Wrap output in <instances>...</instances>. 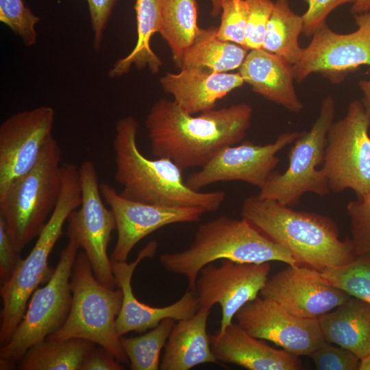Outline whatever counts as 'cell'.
I'll return each instance as SVG.
<instances>
[{"label": "cell", "mask_w": 370, "mask_h": 370, "mask_svg": "<svg viewBox=\"0 0 370 370\" xmlns=\"http://www.w3.org/2000/svg\"><path fill=\"white\" fill-rule=\"evenodd\" d=\"M252 114L251 106L241 103L194 116L173 100L160 99L145 120L151 153L182 171L202 167L223 149L244 139Z\"/></svg>", "instance_id": "6da1fadb"}, {"label": "cell", "mask_w": 370, "mask_h": 370, "mask_svg": "<svg viewBox=\"0 0 370 370\" xmlns=\"http://www.w3.org/2000/svg\"><path fill=\"white\" fill-rule=\"evenodd\" d=\"M241 215L287 249L299 265L323 271L347 264L357 258L352 239L341 240L336 224L326 216L295 210L258 195L244 200Z\"/></svg>", "instance_id": "7a4b0ae2"}, {"label": "cell", "mask_w": 370, "mask_h": 370, "mask_svg": "<svg viewBox=\"0 0 370 370\" xmlns=\"http://www.w3.org/2000/svg\"><path fill=\"white\" fill-rule=\"evenodd\" d=\"M138 122L132 116L119 119L113 140L115 180L122 186L120 195L132 201L217 210L225 199L222 190L201 192L190 188L182 170L165 158L149 159L137 144Z\"/></svg>", "instance_id": "3957f363"}, {"label": "cell", "mask_w": 370, "mask_h": 370, "mask_svg": "<svg viewBox=\"0 0 370 370\" xmlns=\"http://www.w3.org/2000/svg\"><path fill=\"white\" fill-rule=\"evenodd\" d=\"M219 260L256 264L279 261L298 264L287 249L262 234L247 219L224 215L201 224L186 249L160 256L163 267L185 276L189 289L193 291L201 269Z\"/></svg>", "instance_id": "277c9868"}, {"label": "cell", "mask_w": 370, "mask_h": 370, "mask_svg": "<svg viewBox=\"0 0 370 370\" xmlns=\"http://www.w3.org/2000/svg\"><path fill=\"white\" fill-rule=\"evenodd\" d=\"M62 186L54 210L37 237L30 253L21 259L10 279L1 286L3 300L0 345H5L23 318L33 293L47 283L54 269L49 266V257L62 235L69 214L82 201L78 167L71 163L62 166Z\"/></svg>", "instance_id": "5b68a950"}, {"label": "cell", "mask_w": 370, "mask_h": 370, "mask_svg": "<svg viewBox=\"0 0 370 370\" xmlns=\"http://www.w3.org/2000/svg\"><path fill=\"white\" fill-rule=\"evenodd\" d=\"M61 151L52 137L34 166L0 196V217L18 251L37 238L54 210L62 186Z\"/></svg>", "instance_id": "8992f818"}, {"label": "cell", "mask_w": 370, "mask_h": 370, "mask_svg": "<svg viewBox=\"0 0 370 370\" xmlns=\"http://www.w3.org/2000/svg\"><path fill=\"white\" fill-rule=\"evenodd\" d=\"M72 293L69 315L62 326L47 338H82L100 345L120 362H129L116 328L123 293L110 288L95 277L85 253L77 254L71 275Z\"/></svg>", "instance_id": "52a82bcc"}, {"label": "cell", "mask_w": 370, "mask_h": 370, "mask_svg": "<svg viewBox=\"0 0 370 370\" xmlns=\"http://www.w3.org/2000/svg\"><path fill=\"white\" fill-rule=\"evenodd\" d=\"M79 249L75 242L69 241L51 278L32 295L10 340L1 347V370L14 369L30 348L45 341L64 323L71 305L70 279Z\"/></svg>", "instance_id": "ba28073f"}, {"label": "cell", "mask_w": 370, "mask_h": 370, "mask_svg": "<svg viewBox=\"0 0 370 370\" xmlns=\"http://www.w3.org/2000/svg\"><path fill=\"white\" fill-rule=\"evenodd\" d=\"M335 101L325 97L318 118L308 131L299 133L288 153V166L281 173L273 171L260 188L259 197L292 206L306 193L320 197L329 195L330 188L322 169L328 132L334 122Z\"/></svg>", "instance_id": "9c48e42d"}, {"label": "cell", "mask_w": 370, "mask_h": 370, "mask_svg": "<svg viewBox=\"0 0 370 370\" xmlns=\"http://www.w3.org/2000/svg\"><path fill=\"white\" fill-rule=\"evenodd\" d=\"M370 115L360 100L349 103L344 117L328 132L323 162L330 190L352 189L361 197L370 192Z\"/></svg>", "instance_id": "30bf717a"}, {"label": "cell", "mask_w": 370, "mask_h": 370, "mask_svg": "<svg viewBox=\"0 0 370 370\" xmlns=\"http://www.w3.org/2000/svg\"><path fill=\"white\" fill-rule=\"evenodd\" d=\"M82 201L69 216L66 234L83 249L97 279L115 288L112 262L108 256L112 232L116 230L114 215L102 200L98 174L94 162L86 160L78 167Z\"/></svg>", "instance_id": "8fae6325"}, {"label": "cell", "mask_w": 370, "mask_h": 370, "mask_svg": "<svg viewBox=\"0 0 370 370\" xmlns=\"http://www.w3.org/2000/svg\"><path fill=\"white\" fill-rule=\"evenodd\" d=\"M354 18L358 29L352 33H336L326 24L314 33L293 65L296 82L317 73L338 84L360 66H370V10L355 14Z\"/></svg>", "instance_id": "7c38bea8"}, {"label": "cell", "mask_w": 370, "mask_h": 370, "mask_svg": "<svg viewBox=\"0 0 370 370\" xmlns=\"http://www.w3.org/2000/svg\"><path fill=\"white\" fill-rule=\"evenodd\" d=\"M219 265L208 264L199 271L195 292L199 308L210 310L216 304L221 309L218 332H223L236 312L256 298L268 280L270 264L241 263L221 260Z\"/></svg>", "instance_id": "4fadbf2b"}, {"label": "cell", "mask_w": 370, "mask_h": 370, "mask_svg": "<svg viewBox=\"0 0 370 370\" xmlns=\"http://www.w3.org/2000/svg\"><path fill=\"white\" fill-rule=\"evenodd\" d=\"M298 135L297 132H288L271 143L262 145L245 141L225 147L200 170L190 173L186 183L197 191L227 181H243L260 188L280 162L278 152L293 143Z\"/></svg>", "instance_id": "5bb4252c"}, {"label": "cell", "mask_w": 370, "mask_h": 370, "mask_svg": "<svg viewBox=\"0 0 370 370\" xmlns=\"http://www.w3.org/2000/svg\"><path fill=\"white\" fill-rule=\"evenodd\" d=\"M55 112L50 106L24 110L0 125V196L36 164L53 137Z\"/></svg>", "instance_id": "9a60e30c"}, {"label": "cell", "mask_w": 370, "mask_h": 370, "mask_svg": "<svg viewBox=\"0 0 370 370\" xmlns=\"http://www.w3.org/2000/svg\"><path fill=\"white\" fill-rule=\"evenodd\" d=\"M235 318L237 324L251 336L271 341L297 356H309L325 341L319 319L297 317L262 297L245 304Z\"/></svg>", "instance_id": "2e32d148"}, {"label": "cell", "mask_w": 370, "mask_h": 370, "mask_svg": "<svg viewBox=\"0 0 370 370\" xmlns=\"http://www.w3.org/2000/svg\"><path fill=\"white\" fill-rule=\"evenodd\" d=\"M101 196L112 211L117 240L112 261H127L132 249L143 238L173 223H193L206 211L200 207L167 206L138 202L122 197L107 183L99 185Z\"/></svg>", "instance_id": "e0dca14e"}, {"label": "cell", "mask_w": 370, "mask_h": 370, "mask_svg": "<svg viewBox=\"0 0 370 370\" xmlns=\"http://www.w3.org/2000/svg\"><path fill=\"white\" fill-rule=\"evenodd\" d=\"M260 295L306 319H319L352 297L330 284L321 271L298 264H288L268 278Z\"/></svg>", "instance_id": "ac0fdd59"}, {"label": "cell", "mask_w": 370, "mask_h": 370, "mask_svg": "<svg viewBox=\"0 0 370 370\" xmlns=\"http://www.w3.org/2000/svg\"><path fill=\"white\" fill-rule=\"evenodd\" d=\"M157 248L158 243L152 241L139 251L133 262L112 261L116 286L123 293L122 305L116 320L120 337L130 332H143L153 329L166 318L175 321L189 319L199 309L196 293L190 290L176 302L164 307L151 306L136 299L131 284L133 273L143 259L155 256Z\"/></svg>", "instance_id": "d6986e66"}, {"label": "cell", "mask_w": 370, "mask_h": 370, "mask_svg": "<svg viewBox=\"0 0 370 370\" xmlns=\"http://www.w3.org/2000/svg\"><path fill=\"white\" fill-rule=\"evenodd\" d=\"M180 69L177 73L166 72L160 83L163 90L190 114L214 109L218 100L244 84L239 73L215 72L199 67Z\"/></svg>", "instance_id": "ffe728a7"}, {"label": "cell", "mask_w": 370, "mask_h": 370, "mask_svg": "<svg viewBox=\"0 0 370 370\" xmlns=\"http://www.w3.org/2000/svg\"><path fill=\"white\" fill-rule=\"evenodd\" d=\"M211 349L217 361L250 370H299L304 366L298 356L269 346L249 334L237 323L210 335Z\"/></svg>", "instance_id": "44dd1931"}, {"label": "cell", "mask_w": 370, "mask_h": 370, "mask_svg": "<svg viewBox=\"0 0 370 370\" xmlns=\"http://www.w3.org/2000/svg\"><path fill=\"white\" fill-rule=\"evenodd\" d=\"M238 69L256 93L290 112L303 110L293 84V65L281 57L263 49H251Z\"/></svg>", "instance_id": "7402d4cb"}, {"label": "cell", "mask_w": 370, "mask_h": 370, "mask_svg": "<svg viewBox=\"0 0 370 370\" xmlns=\"http://www.w3.org/2000/svg\"><path fill=\"white\" fill-rule=\"evenodd\" d=\"M210 310L199 308L192 317L174 323L160 369L188 370L200 364L217 362L206 330Z\"/></svg>", "instance_id": "603a6c76"}, {"label": "cell", "mask_w": 370, "mask_h": 370, "mask_svg": "<svg viewBox=\"0 0 370 370\" xmlns=\"http://www.w3.org/2000/svg\"><path fill=\"white\" fill-rule=\"evenodd\" d=\"M324 339L360 359L370 353V304L351 297L319 318Z\"/></svg>", "instance_id": "cb8c5ba5"}, {"label": "cell", "mask_w": 370, "mask_h": 370, "mask_svg": "<svg viewBox=\"0 0 370 370\" xmlns=\"http://www.w3.org/2000/svg\"><path fill=\"white\" fill-rule=\"evenodd\" d=\"M163 3L164 0H136V42L130 53L110 69L108 75L111 78L125 75L132 66L140 70L147 68L152 74L159 71L162 63L150 42L152 36L161 29Z\"/></svg>", "instance_id": "d4e9b609"}, {"label": "cell", "mask_w": 370, "mask_h": 370, "mask_svg": "<svg viewBox=\"0 0 370 370\" xmlns=\"http://www.w3.org/2000/svg\"><path fill=\"white\" fill-rule=\"evenodd\" d=\"M217 29L214 27L201 28L185 53L180 68L199 67L215 72H229L241 67L249 49L219 39Z\"/></svg>", "instance_id": "484cf974"}, {"label": "cell", "mask_w": 370, "mask_h": 370, "mask_svg": "<svg viewBox=\"0 0 370 370\" xmlns=\"http://www.w3.org/2000/svg\"><path fill=\"white\" fill-rule=\"evenodd\" d=\"M95 345L82 338H46L30 348L17 367L20 370H80L85 356Z\"/></svg>", "instance_id": "4316f807"}, {"label": "cell", "mask_w": 370, "mask_h": 370, "mask_svg": "<svg viewBox=\"0 0 370 370\" xmlns=\"http://www.w3.org/2000/svg\"><path fill=\"white\" fill-rule=\"evenodd\" d=\"M200 30L196 0H164L159 33L168 44L173 60L180 68L185 53Z\"/></svg>", "instance_id": "83f0119b"}, {"label": "cell", "mask_w": 370, "mask_h": 370, "mask_svg": "<svg viewBox=\"0 0 370 370\" xmlns=\"http://www.w3.org/2000/svg\"><path fill=\"white\" fill-rule=\"evenodd\" d=\"M303 25L302 16L292 10L288 0H275L262 49L281 57L292 65L295 64L302 50L298 38Z\"/></svg>", "instance_id": "f1b7e54d"}, {"label": "cell", "mask_w": 370, "mask_h": 370, "mask_svg": "<svg viewBox=\"0 0 370 370\" xmlns=\"http://www.w3.org/2000/svg\"><path fill=\"white\" fill-rule=\"evenodd\" d=\"M175 321L166 318L143 335L121 337V346L130 363L131 369H160V352L166 345Z\"/></svg>", "instance_id": "f546056e"}, {"label": "cell", "mask_w": 370, "mask_h": 370, "mask_svg": "<svg viewBox=\"0 0 370 370\" xmlns=\"http://www.w3.org/2000/svg\"><path fill=\"white\" fill-rule=\"evenodd\" d=\"M321 273L330 284L370 304V260L357 256L347 264Z\"/></svg>", "instance_id": "4dcf8cb0"}, {"label": "cell", "mask_w": 370, "mask_h": 370, "mask_svg": "<svg viewBox=\"0 0 370 370\" xmlns=\"http://www.w3.org/2000/svg\"><path fill=\"white\" fill-rule=\"evenodd\" d=\"M40 20L23 0H0V21L20 36L28 47L37 41L36 25Z\"/></svg>", "instance_id": "1f68e13d"}, {"label": "cell", "mask_w": 370, "mask_h": 370, "mask_svg": "<svg viewBox=\"0 0 370 370\" xmlns=\"http://www.w3.org/2000/svg\"><path fill=\"white\" fill-rule=\"evenodd\" d=\"M347 211L356 254L370 260V192L349 201Z\"/></svg>", "instance_id": "d6a6232c"}, {"label": "cell", "mask_w": 370, "mask_h": 370, "mask_svg": "<svg viewBox=\"0 0 370 370\" xmlns=\"http://www.w3.org/2000/svg\"><path fill=\"white\" fill-rule=\"evenodd\" d=\"M217 37L245 47V30L248 8L245 0H224ZM246 48V47H245Z\"/></svg>", "instance_id": "836d02e7"}, {"label": "cell", "mask_w": 370, "mask_h": 370, "mask_svg": "<svg viewBox=\"0 0 370 370\" xmlns=\"http://www.w3.org/2000/svg\"><path fill=\"white\" fill-rule=\"evenodd\" d=\"M248 16L245 30V47L262 49L267 25L272 14L274 2L271 0H245Z\"/></svg>", "instance_id": "e575fe53"}, {"label": "cell", "mask_w": 370, "mask_h": 370, "mask_svg": "<svg viewBox=\"0 0 370 370\" xmlns=\"http://www.w3.org/2000/svg\"><path fill=\"white\" fill-rule=\"evenodd\" d=\"M318 370H358L360 358L351 351L324 341L309 356Z\"/></svg>", "instance_id": "d590c367"}, {"label": "cell", "mask_w": 370, "mask_h": 370, "mask_svg": "<svg viewBox=\"0 0 370 370\" xmlns=\"http://www.w3.org/2000/svg\"><path fill=\"white\" fill-rule=\"evenodd\" d=\"M308 4L306 12L302 15L303 34L309 37L326 24L328 15L336 8L347 3H354L357 0H304Z\"/></svg>", "instance_id": "8d00e7d4"}, {"label": "cell", "mask_w": 370, "mask_h": 370, "mask_svg": "<svg viewBox=\"0 0 370 370\" xmlns=\"http://www.w3.org/2000/svg\"><path fill=\"white\" fill-rule=\"evenodd\" d=\"M91 26L93 31V45L99 50L103 34L117 0H86Z\"/></svg>", "instance_id": "74e56055"}, {"label": "cell", "mask_w": 370, "mask_h": 370, "mask_svg": "<svg viewBox=\"0 0 370 370\" xmlns=\"http://www.w3.org/2000/svg\"><path fill=\"white\" fill-rule=\"evenodd\" d=\"M14 245L5 227L3 220L0 217V283L5 284L12 277L19 262L22 259Z\"/></svg>", "instance_id": "f35d334b"}, {"label": "cell", "mask_w": 370, "mask_h": 370, "mask_svg": "<svg viewBox=\"0 0 370 370\" xmlns=\"http://www.w3.org/2000/svg\"><path fill=\"white\" fill-rule=\"evenodd\" d=\"M123 365L111 352L99 345L85 356L80 370H123Z\"/></svg>", "instance_id": "ab89813d"}, {"label": "cell", "mask_w": 370, "mask_h": 370, "mask_svg": "<svg viewBox=\"0 0 370 370\" xmlns=\"http://www.w3.org/2000/svg\"><path fill=\"white\" fill-rule=\"evenodd\" d=\"M358 86L363 96L362 102L366 111L370 115V80H361Z\"/></svg>", "instance_id": "60d3db41"}, {"label": "cell", "mask_w": 370, "mask_h": 370, "mask_svg": "<svg viewBox=\"0 0 370 370\" xmlns=\"http://www.w3.org/2000/svg\"><path fill=\"white\" fill-rule=\"evenodd\" d=\"M370 10V0H357L353 3L351 12L354 14Z\"/></svg>", "instance_id": "b9f144b4"}, {"label": "cell", "mask_w": 370, "mask_h": 370, "mask_svg": "<svg viewBox=\"0 0 370 370\" xmlns=\"http://www.w3.org/2000/svg\"><path fill=\"white\" fill-rule=\"evenodd\" d=\"M224 0H210L212 4L211 14L218 16L221 12V6Z\"/></svg>", "instance_id": "7bdbcfd3"}, {"label": "cell", "mask_w": 370, "mask_h": 370, "mask_svg": "<svg viewBox=\"0 0 370 370\" xmlns=\"http://www.w3.org/2000/svg\"><path fill=\"white\" fill-rule=\"evenodd\" d=\"M358 370H370V353L360 359Z\"/></svg>", "instance_id": "ee69618b"}]
</instances>
